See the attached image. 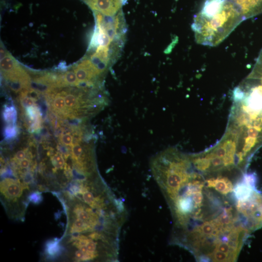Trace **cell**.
Returning <instances> with one entry per match:
<instances>
[{
	"mask_svg": "<svg viewBox=\"0 0 262 262\" xmlns=\"http://www.w3.org/2000/svg\"><path fill=\"white\" fill-rule=\"evenodd\" d=\"M245 18L239 7L228 0H207L192 24L198 44L215 46Z\"/></svg>",
	"mask_w": 262,
	"mask_h": 262,
	"instance_id": "1",
	"label": "cell"
},
{
	"mask_svg": "<svg viewBox=\"0 0 262 262\" xmlns=\"http://www.w3.org/2000/svg\"><path fill=\"white\" fill-rule=\"evenodd\" d=\"M77 78L81 82H99L103 76L89 58H84L73 68Z\"/></svg>",
	"mask_w": 262,
	"mask_h": 262,
	"instance_id": "2",
	"label": "cell"
},
{
	"mask_svg": "<svg viewBox=\"0 0 262 262\" xmlns=\"http://www.w3.org/2000/svg\"><path fill=\"white\" fill-rule=\"evenodd\" d=\"M93 12L112 16L115 15L127 2V0H82Z\"/></svg>",
	"mask_w": 262,
	"mask_h": 262,
	"instance_id": "3",
	"label": "cell"
},
{
	"mask_svg": "<svg viewBox=\"0 0 262 262\" xmlns=\"http://www.w3.org/2000/svg\"><path fill=\"white\" fill-rule=\"evenodd\" d=\"M1 191L6 198L15 199L22 194V187L19 182L12 179H6L1 183Z\"/></svg>",
	"mask_w": 262,
	"mask_h": 262,
	"instance_id": "4",
	"label": "cell"
},
{
	"mask_svg": "<svg viewBox=\"0 0 262 262\" xmlns=\"http://www.w3.org/2000/svg\"><path fill=\"white\" fill-rule=\"evenodd\" d=\"M52 92L47 93L49 101L51 103L52 110L62 117H66L69 112L62 92L54 94Z\"/></svg>",
	"mask_w": 262,
	"mask_h": 262,
	"instance_id": "5",
	"label": "cell"
},
{
	"mask_svg": "<svg viewBox=\"0 0 262 262\" xmlns=\"http://www.w3.org/2000/svg\"><path fill=\"white\" fill-rule=\"evenodd\" d=\"M262 92V49L250 73L245 79Z\"/></svg>",
	"mask_w": 262,
	"mask_h": 262,
	"instance_id": "6",
	"label": "cell"
},
{
	"mask_svg": "<svg viewBox=\"0 0 262 262\" xmlns=\"http://www.w3.org/2000/svg\"><path fill=\"white\" fill-rule=\"evenodd\" d=\"M206 183L208 187L214 188L223 195H226L233 190L231 181L226 177H219L217 178H212L207 180Z\"/></svg>",
	"mask_w": 262,
	"mask_h": 262,
	"instance_id": "7",
	"label": "cell"
},
{
	"mask_svg": "<svg viewBox=\"0 0 262 262\" xmlns=\"http://www.w3.org/2000/svg\"><path fill=\"white\" fill-rule=\"evenodd\" d=\"M255 188L247 184L245 181L237 183L234 188L236 197L239 200H246L252 196Z\"/></svg>",
	"mask_w": 262,
	"mask_h": 262,
	"instance_id": "8",
	"label": "cell"
},
{
	"mask_svg": "<svg viewBox=\"0 0 262 262\" xmlns=\"http://www.w3.org/2000/svg\"><path fill=\"white\" fill-rule=\"evenodd\" d=\"M80 82L73 71H67L58 76L57 87H60L67 85L78 86Z\"/></svg>",
	"mask_w": 262,
	"mask_h": 262,
	"instance_id": "9",
	"label": "cell"
},
{
	"mask_svg": "<svg viewBox=\"0 0 262 262\" xmlns=\"http://www.w3.org/2000/svg\"><path fill=\"white\" fill-rule=\"evenodd\" d=\"M65 98L66 105L69 113L77 109L81 103H84L81 98L82 95L79 96H76L73 93H67L66 91H62Z\"/></svg>",
	"mask_w": 262,
	"mask_h": 262,
	"instance_id": "10",
	"label": "cell"
},
{
	"mask_svg": "<svg viewBox=\"0 0 262 262\" xmlns=\"http://www.w3.org/2000/svg\"><path fill=\"white\" fill-rule=\"evenodd\" d=\"M191 159L194 167L199 171H207L211 166L210 160L205 156L192 158Z\"/></svg>",
	"mask_w": 262,
	"mask_h": 262,
	"instance_id": "11",
	"label": "cell"
},
{
	"mask_svg": "<svg viewBox=\"0 0 262 262\" xmlns=\"http://www.w3.org/2000/svg\"><path fill=\"white\" fill-rule=\"evenodd\" d=\"M212 259L215 262H229L232 261L230 256L224 252L215 250L213 254L210 255Z\"/></svg>",
	"mask_w": 262,
	"mask_h": 262,
	"instance_id": "12",
	"label": "cell"
},
{
	"mask_svg": "<svg viewBox=\"0 0 262 262\" xmlns=\"http://www.w3.org/2000/svg\"><path fill=\"white\" fill-rule=\"evenodd\" d=\"M3 116L7 122H14L16 120V111L14 107H7L5 109Z\"/></svg>",
	"mask_w": 262,
	"mask_h": 262,
	"instance_id": "13",
	"label": "cell"
},
{
	"mask_svg": "<svg viewBox=\"0 0 262 262\" xmlns=\"http://www.w3.org/2000/svg\"><path fill=\"white\" fill-rule=\"evenodd\" d=\"M52 163L56 168H62L64 167L65 161L60 153H57L52 157Z\"/></svg>",
	"mask_w": 262,
	"mask_h": 262,
	"instance_id": "14",
	"label": "cell"
},
{
	"mask_svg": "<svg viewBox=\"0 0 262 262\" xmlns=\"http://www.w3.org/2000/svg\"><path fill=\"white\" fill-rule=\"evenodd\" d=\"M73 137L69 133L63 134L60 137V141L62 144L71 147L73 145Z\"/></svg>",
	"mask_w": 262,
	"mask_h": 262,
	"instance_id": "15",
	"label": "cell"
},
{
	"mask_svg": "<svg viewBox=\"0 0 262 262\" xmlns=\"http://www.w3.org/2000/svg\"><path fill=\"white\" fill-rule=\"evenodd\" d=\"M16 130L14 127L8 126L5 130V135L7 138L13 137L16 134Z\"/></svg>",
	"mask_w": 262,
	"mask_h": 262,
	"instance_id": "16",
	"label": "cell"
},
{
	"mask_svg": "<svg viewBox=\"0 0 262 262\" xmlns=\"http://www.w3.org/2000/svg\"><path fill=\"white\" fill-rule=\"evenodd\" d=\"M26 156V151L25 150H21L18 151L16 154L15 155V156L14 157V160L16 161H19L24 158H25Z\"/></svg>",
	"mask_w": 262,
	"mask_h": 262,
	"instance_id": "17",
	"label": "cell"
},
{
	"mask_svg": "<svg viewBox=\"0 0 262 262\" xmlns=\"http://www.w3.org/2000/svg\"><path fill=\"white\" fill-rule=\"evenodd\" d=\"M18 162L19 163L18 164L20 167L24 169L29 167L31 163V161L28 158H25Z\"/></svg>",
	"mask_w": 262,
	"mask_h": 262,
	"instance_id": "18",
	"label": "cell"
}]
</instances>
